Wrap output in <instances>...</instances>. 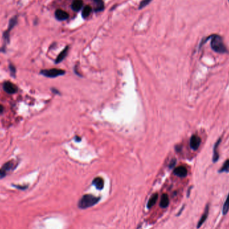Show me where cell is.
Wrapping results in <instances>:
<instances>
[{
  "mask_svg": "<svg viewBox=\"0 0 229 229\" xmlns=\"http://www.w3.org/2000/svg\"><path fill=\"white\" fill-rule=\"evenodd\" d=\"M210 39H211L210 46L212 49L215 52L219 54H225L228 52V50L226 46L223 42V39L222 37L217 34H213L209 36Z\"/></svg>",
  "mask_w": 229,
  "mask_h": 229,
  "instance_id": "cell-1",
  "label": "cell"
},
{
  "mask_svg": "<svg viewBox=\"0 0 229 229\" xmlns=\"http://www.w3.org/2000/svg\"><path fill=\"white\" fill-rule=\"evenodd\" d=\"M100 200L99 197L94 196L91 194H85L81 198L79 202V207L81 209H85L95 205Z\"/></svg>",
  "mask_w": 229,
  "mask_h": 229,
  "instance_id": "cell-2",
  "label": "cell"
},
{
  "mask_svg": "<svg viewBox=\"0 0 229 229\" xmlns=\"http://www.w3.org/2000/svg\"><path fill=\"white\" fill-rule=\"evenodd\" d=\"M17 16H15L10 20L8 28H7L6 30L3 32V40H4V45H3V46L2 47V49L5 52H6V46L7 44L10 43V32L12 30V29L17 25Z\"/></svg>",
  "mask_w": 229,
  "mask_h": 229,
  "instance_id": "cell-3",
  "label": "cell"
},
{
  "mask_svg": "<svg viewBox=\"0 0 229 229\" xmlns=\"http://www.w3.org/2000/svg\"><path fill=\"white\" fill-rule=\"evenodd\" d=\"M40 74L44 76L48 77V78H55V77L64 75L65 74V71L62 69L51 68L42 70L40 71Z\"/></svg>",
  "mask_w": 229,
  "mask_h": 229,
  "instance_id": "cell-4",
  "label": "cell"
},
{
  "mask_svg": "<svg viewBox=\"0 0 229 229\" xmlns=\"http://www.w3.org/2000/svg\"><path fill=\"white\" fill-rule=\"evenodd\" d=\"M3 90H4L7 93L11 95L16 93L18 91L17 87L16 84H14L12 82H10V81H6V82L3 83Z\"/></svg>",
  "mask_w": 229,
  "mask_h": 229,
  "instance_id": "cell-5",
  "label": "cell"
},
{
  "mask_svg": "<svg viewBox=\"0 0 229 229\" xmlns=\"http://www.w3.org/2000/svg\"><path fill=\"white\" fill-rule=\"evenodd\" d=\"M201 142V138L199 136L196 135H192L190 140V146L191 149H193L194 151H196L199 148V147H200Z\"/></svg>",
  "mask_w": 229,
  "mask_h": 229,
  "instance_id": "cell-6",
  "label": "cell"
},
{
  "mask_svg": "<svg viewBox=\"0 0 229 229\" xmlns=\"http://www.w3.org/2000/svg\"><path fill=\"white\" fill-rule=\"evenodd\" d=\"M222 141V138H220L218 139L217 141L214 145V148H213V156H212V162L213 163H216L219 160V153L218 152V148H219L220 143Z\"/></svg>",
  "mask_w": 229,
  "mask_h": 229,
  "instance_id": "cell-7",
  "label": "cell"
},
{
  "mask_svg": "<svg viewBox=\"0 0 229 229\" xmlns=\"http://www.w3.org/2000/svg\"><path fill=\"white\" fill-rule=\"evenodd\" d=\"M173 173H174L176 176L180 177V178H185L188 174V170L186 167L181 165L174 169Z\"/></svg>",
  "mask_w": 229,
  "mask_h": 229,
  "instance_id": "cell-8",
  "label": "cell"
},
{
  "mask_svg": "<svg viewBox=\"0 0 229 229\" xmlns=\"http://www.w3.org/2000/svg\"><path fill=\"white\" fill-rule=\"evenodd\" d=\"M55 17H56V19L59 21H63L68 19L69 15L67 12H66L65 11L58 9L55 12Z\"/></svg>",
  "mask_w": 229,
  "mask_h": 229,
  "instance_id": "cell-9",
  "label": "cell"
},
{
  "mask_svg": "<svg viewBox=\"0 0 229 229\" xmlns=\"http://www.w3.org/2000/svg\"><path fill=\"white\" fill-rule=\"evenodd\" d=\"M16 162L14 160H11L6 162L3 165L2 168H3L4 170L7 173L8 172H11L14 170L16 169L17 164H16Z\"/></svg>",
  "mask_w": 229,
  "mask_h": 229,
  "instance_id": "cell-10",
  "label": "cell"
},
{
  "mask_svg": "<svg viewBox=\"0 0 229 229\" xmlns=\"http://www.w3.org/2000/svg\"><path fill=\"white\" fill-rule=\"evenodd\" d=\"M208 213H209V205L207 204L206 206V208H205L204 213H203V215L201 216L200 220H199L198 223V225H197L198 228H200L202 225L204 224V223L206 221V220L207 219L208 216Z\"/></svg>",
  "mask_w": 229,
  "mask_h": 229,
  "instance_id": "cell-11",
  "label": "cell"
},
{
  "mask_svg": "<svg viewBox=\"0 0 229 229\" xmlns=\"http://www.w3.org/2000/svg\"><path fill=\"white\" fill-rule=\"evenodd\" d=\"M68 52V46H66L65 49L58 54V56H57L56 60H55V63L58 64L63 60L64 59L66 58V56H67Z\"/></svg>",
  "mask_w": 229,
  "mask_h": 229,
  "instance_id": "cell-12",
  "label": "cell"
},
{
  "mask_svg": "<svg viewBox=\"0 0 229 229\" xmlns=\"http://www.w3.org/2000/svg\"><path fill=\"white\" fill-rule=\"evenodd\" d=\"M93 185L99 190H102L104 187V180L101 177H97L93 181Z\"/></svg>",
  "mask_w": 229,
  "mask_h": 229,
  "instance_id": "cell-13",
  "label": "cell"
},
{
  "mask_svg": "<svg viewBox=\"0 0 229 229\" xmlns=\"http://www.w3.org/2000/svg\"><path fill=\"white\" fill-rule=\"evenodd\" d=\"M83 6V2L82 0H74L72 3V9L75 12H79V10L82 9Z\"/></svg>",
  "mask_w": 229,
  "mask_h": 229,
  "instance_id": "cell-14",
  "label": "cell"
},
{
  "mask_svg": "<svg viewBox=\"0 0 229 229\" xmlns=\"http://www.w3.org/2000/svg\"><path fill=\"white\" fill-rule=\"evenodd\" d=\"M169 198L168 196L166 194H164L162 195L161 200H160V206L162 208H167L169 205Z\"/></svg>",
  "mask_w": 229,
  "mask_h": 229,
  "instance_id": "cell-15",
  "label": "cell"
},
{
  "mask_svg": "<svg viewBox=\"0 0 229 229\" xmlns=\"http://www.w3.org/2000/svg\"><path fill=\"white\" fill-rule=\"evenodd\" d=\"M157 198H158V194L157 193H155L151 196L148 201V203H147V208H151L152 206H153L155 204H156V203L157 200Z\"/></svg>",
  "mask_w": 229,
  "mask_h": 229,
  "instance_id": "cell-16",
  "label": "cell"
},
{
  "mask_svg": "<svg viewBox=\"0 0 229 229\" xmlns=\"http://www.w3.org/2000/svg\"><path fill=\"white\" fill-rule=\"evenodd\" d=\"M219 173H223V172H229V159L227 160L224 162L222 167L219 170Z\"/></svg>",
  "mask_w": 229,
  "mask_h": 229,
  "instance_id": "cell-17",
  "label": "cell"
},
{
  "mask_svg": "<svg viewBox=\"0 0 229 229\" xmlns=\"http://www.w3.org/2000/svg\"><path fill=\"white\" fill-rule=\"evenodd\" d=\"M92 11V7L90 6H87L83 8L82 12V16L83 18H87L89 16Z\"/></svg>",
  "mask_w": 229,
  "mask_h": 229,
  "instance_id": "cell-18",
  "label": "cell"
},
{
  "mask_svg": "<svg viewBox=\"0 0 229 229\" xmlns=\"http://www.w3.org/2000/svg\"><path fill=\"white\" fill-rule=\"evenodd\" d=\"M229 210V194L227 198V200L225 201L224 204L223 205V214L224 215H226L227 212Z\"/></svg>",
  "mask_w": 229,
  "mask_h": 229,
  "instance_id": "cell-19",
  "label": "cell"
},
{
  "mask_svg": "<svg viewBox=\"0 0 229 229\" xmlns=\"http://www.w3.org/2000/svg\"><path fill=\"white\" fill-rule=\"evenodd\" d=\"M9 68H10V74L11 75H12L14 78H16V66H15L12 63H10L9 64Z\"/></svg>",
  "mask_w": 229,
  "mask_h": 229,
  "instance_id": "cell-20",
  "label": "cell"
},
{
  "mask_svg": "<svg viewBox=\"0 0 229 229\" xmlns=\"http://www.w3.org/2000/svg\"><path fill=\"white\" fill-rule=\"evenodd\" d=\"M152 1V0H143V1L140 3V5H139V9H142V8H143L144 7H146V6H147L149 4V3Z\"/></svg>",
  "mask_w": 229,
  "mask_h": 229,
  "instance_id": "cell-21",
  "label": "cell"
},
{
  "mask_svg": "<svg viewBox=\"0 0 229 229\" xmlns=\"http://www.w3.org/2000/svg\"><path fill=\"white\" fill-rule=\"evenodd\" d=\"M93 1L97 3V4L99 6V8L97 10H103V7H104V6H103V2L102 0H93Z\"/></svg>",
  "mask_w": 229,
  "mask_h": 229,
  "instance_id": "cell-22",
  "label": "cell"
},
{
  "mask_svg": "<svg viewBox=\"0 0 229 229\" xmlns=\"http://www.w3.org/2000/svg\"><path fill=\"white\" fill-rule=\"evenodd\" d=\"M7 175V172L3 168L0 169V179H2L6 177Z\"/></svg>",
  "mask_w": 229,
  "mask_h": 229,
  "instance_id": "cell-23",
  "label": "cell"
},
{
  "mask_svg": "<svg viewBox=\"0 0 229 229\" xmlns=\"http://www.w3.org/2000/svg\"><path fill=\"white\" fill-rule=\"evenodd\" d=\"M176 164V159H173V160L171 161L170 164H169V168H173L175 166Z\"/></svg>",
  "mask_w": 229,
  "mask_h": 229,
  "instance_id": "cell-24",
  "label": "cell"
},
{
  "mask_svg": "<svg viewBox=\"0 0 229 229\" xmlns=\"http://www.w3.org/2000/svg\"><path fill=\"white\" fill-rule=\"evenodd\" d=\"M3 111H4V107L2 105L0 104V114H2Z\"/></svg>",
  "mask_w": 229,
  "mask_h": 229,
  "instance_id": "cell-25",
  "label": "cell"
},
{
  "mask_svg": "<svg viewBox=\"0 0 229 229\" xmlns=\"http://www.w3.org/2000/svg\"><path fill=\"white\" fill-rule=\"evenodd\" d=\"M15 187H16V188H19V189H21V190L25 189V188H27V186H15Z\"/></svg>",
  "mask_w": 229,
  "mask_h": 229,
  "instance_id": "cell-26",
  "label": "cell"
},
{
  "mask_svg": "<svg viewBox=\"0 0 229 229\" xmlns=\"http://www.w3.org/2000/svg\"><path fill=\"white\" fill-rule=\"evenodd\" d=\"M228 1H229V0H228Z\"/></svg>",
  "mask_w": 229,
  "mask_h": 229,
  "instance_id": "cell-27",
  "label": "cell"
}]
</instances>
